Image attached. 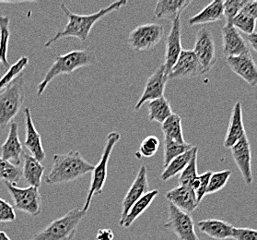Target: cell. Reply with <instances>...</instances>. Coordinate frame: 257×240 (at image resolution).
I'll use <instances>...</instances> for the list:
<instances>
[{
  "instance_id": "obj_1",
  "label": "cell",
  "mask_w": 257,
  "mask_h": 240,
  "mask_svg": "<svg viewBox=\"0 0 257 240\" xmlns=\"http://www.w3.org/2000/svg\"><path fill=\"white\" fill-rule=\"evenodd\" d=\"M126 0H120L112 2L111 5L101 9L99 12L89 14V15H79L75 14L67 8V5L62 2L60 3V9L62 12L65 13V15L68 19L67 25L63 30L57 32L50 39L45 42V48H48L54 45L58 40L67 38V37H75L77 39L80 40L81 42H86L90 35L91 29L95 25V23L105 17L108 14L112 12L119 11L121 8L127 5Z\"/></svg>"
},
{
  "instance_id": "obj_2",
  "label": "cell",
  "mask_w": 257,
  "mask_h": 240,
  "mask_svg": "<svg viewBox=\"0 0 257 240\" xmlns=\"http://www.w3.org/2000/svg\"><path fill=\"white\" fill-rule=\"evenodd\" d=\"M94 166L86 161L78 151H71L64 154H55L53 167L45 178L48 185L72 182L86 174L92 172Z\"/></svg>"
},
{
  "instance_id": "obj_3",
  "label": "cell",
  "mask_w": 257,
  "mask_h": 240,
  "mask_svg": "<svg viewBox=\"0 0 257 240\" xmlns=\"http://www.w3.org/2000/svg\"><path fill=\"white\" fill-rule=\"evenodd\" d=\"M97 61L95 52L90 49L71 51L65 55L56 56L55 62L45 74V78L37 86V95H43L47 86L56 77L64 74H71L81 67L95 65Z\"/></svg>"
},
{
  "instance_id": "obj_4",
  "label": "cell",
  "mask_w": 257,
  "mask_h": 240,
  "mask_svg": "<svg viewBox=\"0 0 257 240\" xmlns=\"http://www.w3.org/2000/svg\"><path fill=\"white\" fill-rule=\"evenodd\" d=\"M87 212L74 208L64 216L51 222L45 228L34 234L31 240H71L77 234L78 225Z\"/></svg>"
},
{
  "instance_id": "obj_5",
  "label": "cell",
  "mask_w": 257,
  "mask_h": 240,
  "mask_svg": "<svg viewBox=\"0 0 257 240\" xmlns=\"http://www.w3.org/2000/svg\"><path fill=\"white\" fill-rule=\"evenodd\" d=\"M25 98L24 74L22 73L0 93V129L13 122Z\"/></svg>"
},
{
  "instance_id": "obj_6",
  "label": "cell",
  "mask_w": 257,
  "mask_h": 240,
  "mask_svg": "<svg viewBox=\"0 0 257 240\" xmlns=\"http://www.w3.org/2000/svg\"><path fill=\"white\" fill-rule=\"evenodd\" d=\"M121 139V135L116 131H112L107 136L106 143L103 149V152L101 157L100 162L97 166H94V169L91 172V182H90V190L88 193V197L86 199V202L84 204L83 211L88 212L90 206L91 201L93 197L100 195L102 193L103 187L106 182L107 175H108V163L112 154L113 148L116 145L118 141Z\"/></svg>"
},
{
  "instance_id": "obj_7",
  "label": "cell",
  "mask_w": 257,
  "mask_h": 240,
  "mask_svg": "<svg viewBox=\"0 0 257 240\" xmlns=\"http://www.w3.org/2000/svg\"><path fill=\"white\" fill-rule=\"evenodd\" d=\"M164 35V27L158 23L142 24L131 31L129 46L135 52H148L153 49Z\"/></svg>"
},
{
  "instance_id": "obj_8",
  "label": "cell",
  "mask_w": 257,
  "mask_h": 240,
  "mask_svg": "<svg viewBox=\"0 0 257 240\" xmlns=\"http://www.w3.org/2000/svg\"><path fill=\"white\" fill-rule=\"evenodd\" d=\"M5 185L14 201L15 209L34 217L38 216L42 212V197L39 189L31 186L20 188L10 183Z\"/></svg>"
},
{
  "instance_id": "obj_9",
  "label": "cell",
  "mask_w": 257,
  "mask_h": 240,
  "mask_svg": "<svg viewBox=\"0 0 257 240\" xmlns=\"http://www.w3.org/2000/svg\"><path fill=\"white\" fill-rule=\"evenodd\" d=\"M164 227L173 232L179 240H200L190 213L181 211L172 203L168 206V219Z\"/></svg>"
},
{
  "instance_id": "obj_10",
  "label": "cell",
  "mask_w": 257,
  "mask_h": 240,
  "mask_svg": "<svg viewBox=\"0 0 257 240\" xmlns=\"http://www.w3.org/2000/svg\"><path fill=\"white\" fill-rule=\"evenodd\" d=\"M193 51L205 74L209 72L218 60L215 40L209 29L203 27L196 33V43Z\"/></svg>"
},
{
  "instance_id": "obj_11",
  "label": "cell",
  "mask_w": 257,
  "mask_h": 240,
  "mask_svg": "<svg viewBox=\"0 0 257 240\" xmlns=\"http://www.w3.org/2000/svg\"><path fill=\"white\" fill-rule=\"evenodd\" d=\"M202 68L194 51L183 50L174 67L168 74L169 79L192 78L204 75Z\"/></svg>"
},
{
  "instance_id": "obj_12",
  "label": "cell",
  "mask_w": 257,
  "mask_h": 240,
  "mask_svg": "<svg viewBox=\"0 0 257 240\" xmlns=\"http://www.w3.org/2000/svg\"><path fill=\"white\" fill-rule=\"evenodd\" d=\"M168 81V73L164 65L162 64V66L158 67L151 77L148 78L144 91L140 96V100L138 101L137 105L135 106V110L139 111L147 102H151L163 97Z\"/></svg>"
},
{
  "instance_id": "obj_13",
  "label": "cell",
  "mask_w": 257,
  "mask_h": 240,
  "mask_svg": "<svg viewBox=\"0 0 257 240\" xmlns=\"http://www.w3.org/2000/svg\"><path fill=\"white\" fill-rule=\"evenodd\" d=\"M150 191L149 180H148V172L145 166H141L137 175L134 182L129 188L126 195L123 198L122 202V213L119 221V225L123 223L124 218L126 217L129 210L133 206L135 202L139 201L143 196Z\"/></svg>"
},
{
  "instance_id": "obj_14",
  "label": "cell",
  "mask_w": 257,
  "mask_h": 240,
  "mask_svg": "<svg viewBox=\"0 0 257 240\" xmlns=\"http://www.w3.org/2000/svg\"><path fill=\"white\" fill-rule=\"evenodd\" d=\"M226 63L232 72L242 78L251 87H256L257 65L251 53L227 57Z\"/></svg>"
},
{
  "instance_id": "obj_15",
  "label": "cell",
  "mask_w": 257,
  "mask_h": 240,
  "mask_svg": "<svg viewBox=\"0 0 257 240\" xmlns=\"http://www.w3.org/2000/svg\"><path fill=\"white\" fill-rule=\"evenodd\" d=\"M221 34L222 53L226 58L250 53V48L246 40L231 24H225L221 30Z\"/></svg>"
},
{
  "instance_id": "obj_16",
  "label": "cell",
  "mask_w": 257,
  "mask_h": 240,
  "mask_svg": "<svg viewBox=\"0 0 257 240\" xmlns=\"http://www.w3.org/2000/svg\"><path fill=\"white\" fill-rule=\"evenodd\" d=\"M230 150L232 158L246 185H251L253 180L251 173V150L247 135L232 146Z\"/></svg>"
},
{
  "instance_id": "obj_17",
  "label": "cell",
  "mask_w": 257,
  "mask_h": 240,
  "mask_svg": "<svg viewBox=\"0 0 257 240\" xmlns=\"http://www.w3.org/2000/svg\"><path fill=\"white\" fill-rule=\"evenodd\" d=\"M181 16L176 18L172 22V28L168 34L166 40V49H165V62L164 67L168 74L172 67H174L175 62L177 61L183 47H182V27H181Z\"/></svg>"
},
{
  "instance_id": "obj_18",
  "label": "cell",
  "mask_w": 257,
  "mask_h": 240,
  "mask_svg": "<svg viewBox=\"0 0 257 240\" xmlns=\"http://www.w3.org/2000/svg\"><path fill=\"white\" fill-rule=\"evenodd\" d=\"M24 117H25V141L24 145L32 153V156L34 157L40 163L45 161L46 153L42 143V137L34 126L33 117L30 108L24 109Z\"/></svg>"
},
{
  "instance_id": "obj_19",
  "label": "cell",
  "mask_w": 257,
  "mask_h": 240,
  "mask_svg": "<svg viewBox=\"0 0 257 240\" xmlns=\"http://www.w3.org/2000/svg\"><path fill=\"white\" fill-rule=\"evenodd\" d=\"M24 153L23 144L19 137V126L16 122L10 124V130L6 140L1 146V157L7 161L20 166Z\"/></svg>"
},
{
  "instance_id": "obj_20",
  "label": "cell",
  "mask_w": 257,
  "mask_h": 240,
  "mask_svg": "<svg viewBox=\"0 0 257 240\" xmlns=\"http://www.w3.org/2000/svg\"><path fill=\"white\" fill-rule=\"evenodd\" d=\"M165 197L169 203H172L181 211L187 213L194 212L199 205L194 190L185 186L179 185L173 190H169Z\"/></svg>"
},
{
  "instance_id": "obj_21",
  "label": "cell",
  "mask_w": 257,
  "mask_h": 240,
  "mask_svg": "<svg viewBox=\"0 0 257 240\" xmlns=\"http://www.w3.org/2000/svg\"><path fill=\"white\" fill-rule=\"evenodd\" d=\"M245 135L247 134H246L243 118H242L241 104L240 102H236V104L232 108L229 127L224 139V147L227 149H230Z\"/></svg>"
},
{
  "instance_id": "obj_22",
  "label": "cell",
  "mask_w": 257,
  "mask_h": 240,
  "mask_svg": "<svg viewBox=\"0 0 257 240\" xmlns=\"http://www.w3.org/2000/svg\"><path fill=\"white\" fill-rule=\"evenodd\" d=\"M197 228L203 234L217 240H226L232 238L234 226L218 219H206L196 223Z\"/></svg>"
},
{
  "instance_id": "obj_23",
  "label": "cell",
  "mask_w": 257,
  "mask_h": 240,
  "mask_svg": "<svg viewBox=\"0 0 257 240\" xmlns=\"http://www.w3.org/2000/svg\"><path fill=\"white\" fill-rule=\"evenodd\" d=\"M223 2L222 0H215L205 7L201 12L194 15L188 20L190 26L203 25L223 20Z\"/></svg>"
},
{
  "instance_id": "obj_24",
  "label": "cell",
  "mask_w": 257,
  "mask_h": 240,
  "mask_svg": "<svg viewBox=\"0 0 257 240\" xmlns=\"http://www.w3.org/2000/svg\"><path fill=\"white\" fill-rule=\"evenodd\" d=\"M191 3V0H160L154 10L155 17L174 22Z\"/></svg>"
},
{
  "instance_id": "obj_25",
  "label": "cell",
  "mask_w": 257,
  "mask_h": 240,
  "mask_svg": "<svg viewBox=\"0 0 257 240\" xmlns=\"http://www.w3.org/2000/svg\"><path fill=\"white\" fill-rule=\"evenodd\" d=\"M23 178L31 187L39 189L42 183V178L45 174V168L42 163L37 161L34 157L23 153Z\"/></svg>"
},
{
  "instance_id": "obj_26",
  "label": "cell",
  "mask_w": 257,
  "mask_h": 240,
  "mask_svg": "<svg viewBox=\"0 0 257 240\" xmlns=\"http://www.w3.org/2000/svg\"><path fill=\"white\" fill-rule=\"evenodd\" d=\"M159 195V190H154L149 191L147 194L143 196L137 202H135L133 206L129 210L126 217L124 218L123 223L120 224L123 228H129L139 218L147 211V209L151 206V203L156 199Z\"/></svg>"
},
{
  "instance_id": "obj_27",
  "label": "cell",
  "mask_w": 257,
  "mask_h": 240,
  "mask_svg": "<svg viewBox=\"0 0 257 240\" xmlns=\"http://www.w3.org/2000/svg\"><path fill=\"white\" fill-rule=\"evenodd\" d=\"M197 151L198 149L194 146L190 151H186L179 156L174 158V160H172L167 167L164 168V171L161 175V179L162 181H168L179 176L180 174L185 170V168L190 162L192 157Z\"/></svg>"
},
{
  "instance_id": "obj_28",
  "label": "cell",
  "mask_w": 257,
  "mask_h": 240,
  "mask_svg": "<svg viewBox=\"0 0 257 240\" xmlns=\"http://www.w3.org/2000/svg\"><path fill=\"white\" fill-rule=\"evenodd\" d=\"M162 130L164 140H172L178 143H185L182 118L179 115L174 113L162 124Z\"/></svg>"
},
{
  "instance_id": "obj_29",
  "label": "cell",
  "mask_w": 257,
  "mask_h": 240,
  "mask_svg": "<svg viewBox=\"0 0 257 240\" xmlns=\"http://www.w3.org/2000/svg\"><path fill=\"white\" fill-rule=\"evenodd\" d=\"M148 107L150 121H155L162 124L168 117H171L174 114L170 102L164 96L159 99L151 101Z\"/></svg>"
},
{
  "instance_id": "obj_30",
  "label": "cell",
  "mask_w": 257,
  "mask_h": 240,
  "mask_svg": "<svg viewBox=\"0 0 257 240\" xmlns=\"http://www.w3.org/2000/svg\"><path fill=\"white\" fill-rule=\"evenodd\" d=\"M23 179V169L0 156V180L17 186Z\"/></svg>"
},
{
  "instance_id": "obj_31",
  "label": "cell",
  "mask_w": 257,
  "mask_h": 240,
  "mask_svg": "<svg viewBox=\"0 0 257 240\" xmlns=\"http://www.w3.org/2000/svg\"><path fill=\"white\" fill-rule=\"evenodd\" d=\"M10 23V17L0 15V63L9 68L11 67L8 60V49L11 37Z\"/></svg>"
},
{
  "instance_id": "obj_32",
  "label": "cell",
  "mask_w": 257,
  "mask_h": 240,
  "mask_svg": "<svg viewBox=\"0 0 257 240\" xmlns=\"http://www.w3.org/2000/svg\"><path fill=\"white\" fill-rule=\"evenodd\" d=\"M194 146L189 143H178L172 140H164V156H163V167L166 168L168 165L174 158L179 156L186 151H190Z\"/></svg>"
},
{
  "instance_id": "obj_33",
  "label": "cell",
  "mask_w": 257,
  "mask_h": 240,
  "mask_svg": "<svg viewBox=\"0 0 257 240\" xmlns=\"http://www.w3.org/2000/svg\"><path fill=\"white\" fill-rule=\"evenodd\" d=\"M29 58L27 56H22L15 64L10 67L3 77L0 78V93L12 83L15 78L23 73L24 68L28 66Z\"/></svg>"
},
{
  "instance_id": "obj_34",
  "label": "cell",
  "mask_w": 257,
  "mask_h": 240,
  "mask_svg": "<svg viewBox=\"0 0 257 240\" xmlns=\"http://www.w3.org/2000/svg\"><path fill=\"white\" fill-rule=\"evenodd\" d=\"M197 152L193 155L190 162L185 168V170L180 174L178 178V182L180 186H185L188 188H193V185L195 183L198 174H197Z\"/></svg>"
},
{
  "instance_id": "obj_35",
  "label": "cell",
  "mask_w": 257,
  "mask_h": 240,
  "mask_svg": "<svg viewBox=\"0 0 257 240\" xmlns=\"http://www.w3.org/2000/svg\"><path fill=\"white\" fill-rule=\"evenodd\" d=\"M231 175V170H222L211 174L207 187V194H214L224 189Z\"/></svg>"
},
{
  "instance_id": "obj_36",
  "label": "cell",
  "mask_w": 257,
  "mask_h": 240,
  "mask_svg": "<svg viewBox=\"0 0 257 240\" xmlns=\"http://www.w3.org/2000/svg\"><path fill=\"white\" fill-rule=\"evenodd\" d=\"M231 25L236 30L249 35L254 33L255 26H256V20L240 12L233 18V20L231 21Z\"/></svg>"
},
{
  "instance_id": "obj_37",
  "label": "cell",
  "mask_w": 257,
  "mask_h": 240,
  "mask_svg": "<svg viewBox=\"0 0 257 240\" xmlns=\"http://www.w3.org/2000/svg\"><path fill=\"white\" fill-rule=\"evenodd\" d=\"M160 148V140L156 136H148L144 140H142L140 146L139 152H137V156L151 158L154 156L159 151Z\"/></svg>"
},
{
  "instance_id": "obj_38",
  "label": "cell",
  "mask_w": 257,
  "mask_h": 240,
  "mask_svg": "<svg viewBox=\"0 0 257 240\" xmlns=\"http://www.w3.org/2000/svg\"><path fill=\"white\" fill-rule=\"evenodd\" d=\"M212 172L211 171H207L205 173L198 175L195 183L193 185V190L195 191L196 196L197 202L200 203L204 197L207 195V187L209 183V179Z\"/></svg>"
},
{
  "instance_id": "obj_39",
  "label": "cell",
  "mask_w": 257,
  "mask_h": 240,
  "mask_svg": "<svg viewBox=\"0 0 257 240\" xmlns=\"http://www.w3.org/2000/svg\"><path fill=\"white\" fill-rule=\"evenodd\" d=\"M246 0H226L223 2V15L226 19L225 24H231L233 18L240 12Z\"/></svg>"
},
{
  "instance_id": "obj_40",
  "label": "cell",
  "mask_w": 257,
  "mask_h": 240,
  "mask_svg": "<svg viewBox=\"0 0 257 240\" xmlns=\"http://www.w3.org/2000/svg\"><path fill=\"white\" fill-rule=\"evenodd\" d=\"M16 218L17 215L14 206L0 198V223L14 222Z\"/></svg>"
},
{
  "instance_id": "obj_41",
  "label": "cell",
  "mask_w": 257,
  "mask_h": 240,
  "mask_svg": "<svg viewBox=\"0 0 257 240\" xmlns=\"http://www.w3.org/2000/svg\"><path fill=\"white\" fill-rule=\"evenodd\" d=\"M232 238L234 240H257V230L246 227H234Z\"/></svg>"
},
{
  "instance_id": "obj_42",
  "label": "cell",
  "mask_w": 257,
  "mask_h": 240,
  "mask_svg": "<svg viewBox=\"0 0 257 240\" xmlns=\"http://www.w3.org/2000/svg\"><path fill=\"white\" fill-rule=\"evenodd\" d=\"M240 12L254 20H257V1H251V0L245 1Z\"/></svg>"
},
{
  "instance_id": "obj_43",
  "label": "cell",
  "mask_w": 257,
  "mask_h": 240,
  "mask_svg": "<svg viewBox=\"0 0 257 240\" xmlns=\"http://www.w3.org/2000/svg\"><path fill=\"white\" fill-rule=\"evenodd\" d=\"M114 234L112 229H100L96 234V240H113Z\"/></svg>"
},
{
  "instance_id": "obj_44",
  "label": "cell",
  "mask_w": 257,
  "mask_h": 240,
  "mask_svg": "<svg viewBox=\"0 0 257 240\" xmlns=\"http://www.w3.org/2000/svg\"><path fill=\"white\" fill-rule=\"evenodd\" d=\"M246 42H247V44H249L253 51H255L257 53V33L254 32L253 34L247 35Z\"/></svg>"
},
{
  "instance_id": "obj_45",
  "label": "cell",
  "mask_w": 257,
  "mask_h": 240,
  "mask_svg": "<svg viewBox=\"0 0 257 240\" xmlns=\"http://www.w3.org/2000/svg\"><path fill=\"white\" fill-rule=\"evenodd\" d=\"M0 240H12L10 238V236L8 235L6 232L4 231H0Z\"/></svg>"
},
{
  "instance_id": "obj_46",
  "label": "cell",
  "mask_w": 257,
  "mask_h": 240,
  "mask_svg": "<svg viewBox=\"0 0 257 240\" xmlns=\"http://www.w3.org/2000/svg\"><path fill=\"white\" fill-rule=\"evenodd\" d=\"M0 64H1V63H0Z\"/></svg>"
}]
</instances>
